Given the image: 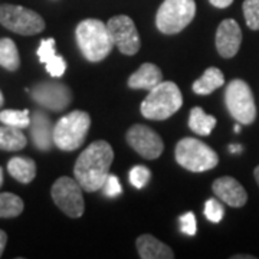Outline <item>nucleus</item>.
<instances>
[{
	"instance_id": "f257e3e1",
	"label": "nucleus",
	"mask_w": 259,
	"mask_h": 259,
	"mask_svg": "<svg viewBox=\"0 0 259 259\" xmlns=\"http://www.w3.org/2000/svg\"><path fill=\"white\" fill-rule=\"evenodd\" d=\"M114 161V150L107 141H94L79 154L75 163V180L85 192L100 190L110 175V167Z\"/></svg>"
},
{
	"instance_id": "f03ea898",
	"label": "nucleus",
	"mask_w": 259,
	"mask_h": 259,
	"mask_svg": "<svg viewBox=\"0 0 259 259\" xmlns=\"http://www.w3.org/2000/svg\"><path fill=\"white\" fill-rule=\"evenodd\" d=\"M75 36L79 51L90 62H100L105 59L114 48L107 23H102L98 19L82 20L76 26Z\"/></svg>"
},
{
	"instance_id": "7ed1b4c3",
	"label": "nucleus",
	"mask_w": 259,
	"mask_h": 259,
	"mask_svg": "<svg viewBox=\"0 0 259 259\" xmlns=\"http://www.w3.org/2000/svg\"><path fill=\"white\" fill-rule=\"evenodd\" d=\"M183 105V97L176 83L161 81L150 90L146 100L141 102V114L148 120L163 121L176 114Z\"/></svg>"
},
{
	"instance_id": "20e7f679",
	"label": "nucleus",
	"mask_w": 259,
	"mask_h": 259,
	"mask_svg": "<svg viewBox=\"0 0 259 259\" xmlns=\"http://www.w3.org/2000/svg\"><path fill=\"white\" fill-rule=\"evenodd\" d=\"M91 127V117L85 111H72L54 125V143L62 151H74L83 144Z\"/></svg>"
},
{
	"instance_id": "39448f33",
	"label": "nucleus",
	"mask_w": 259,
	"mask_h": 259,
	"mask_svg": "<svg viewBox=\"0 0 259 259\" xmlns=\"http://www.w3.org/2000/svg\"><path fill=\"white\" fill-rule=\"evenodd\" d=\"M175 157L180 166L193 173L212 170L219 163V157L214 150L204 144L203 141L192 137H186L177 143Z\"/></svg>"
},
{
	"instance_id": "423d86ee",
	"label": "nucleus",
	"mask_w": 259,
	"mask_h": 259,
	"mask_svg": "<svg viewBox=\"0 0 259 259\" xmlns=\"http://www.w3.org/2000/svg\"><path fill=\"white\" fill-rule=\"evenodd\" d=\"M194 15V0H164L156 15V26L164 35H176L192 23Z\"/></svg>"
},
{
	"instance_id": "0eeeda50",
	"label": "nucleus",
	"mask_w": 259,
	"mask_h": 259,
	"mask_svg": "<svg viewBox=\"0 0 259 259\" xmlns=\"http://www.w3.org/2000/svg\"><path fill=\"white\" fill-rule=\"evenodd\" d=\"M228 111L242 125H249L256 118V107L252 90L242 79H233L228 83L225 93Z\"/></svg>"
},
{
	"instance_id": "6e6552de",
	"label": "nucleus",
	"mask_w": 259,
	"mask_h": 259,
	"mask_svg": "<svg viewBox=\"0 0 259 259\" xmlns=\"http://www.w3.org/2000/svg\"><path fill=\"white\" fill-rule=\"evenodd\" d=\"M0 23L6 29L23 36L36 35L45 29V20L40 15L23 6L15 5L0 6Z\"/></svg>"
},
{
	"instance_id": "1a4fd4ad",
	"label": "nucleus",
	"mask_w": 259,
	"mask_h": 259,
	"mask_svg": "<svg viewBox=\"0 0 259 259\" xmlns=\"http://www.w3.org/2000/svg\"><path fill=\"white\" fill-rule=\"evenodd\" d=\"M82 187L71 177H59L52 186V199L69 218H81L85 210Z\"/></svg>"
},
{
	"instance_id": "9d476101",
	"label": "nucleus",
	"mask_w": 259,
	"mask_h": 259,
	"mask_svg": "<svg viewBox=\"0 0 259 259\" xmlns=\"http://www.w3.org/2000/svg\"><path fill=\"white\" fill-rule=\"evenodd\" d=\"M107 26L111 33L114 45L118 48L121 54L131 56L139 52L141 42L133 19L125 15H118L110 19Z\"/></svg>"
},
{
	"instance_id": "9b49d317",
	"label": "nucleus",
	"mask_w": 259,
	"mask_h": 259,
	"mask_svg": "<svg viewBox=\"0 0 259 259\" xmlns=\"http://www.w3.org/2000/svg\"><path fill=\"white\" fill-rule=\"evenodd\" d=\"M32 98L51 111H64L72 101L71 90L58 81H44L36 83L32 90Z\"/></svg>"
},
{
	"instance_id": "f8f14e48",
	"label": "nucleus",
	"mask_w": 259,
	"mask_h": 259,
	"mask_svg": "<svg viewBox=\"0 0 259 259\" xmlns=\"http://www.w3.org/2000/svg\"><path fill=\"white\" fill-rule=\"evenodd\" d=\"M127 143L139 153L141 157L154 160L161 156L164 144L163 140L154 130L147 125L136 124L127 131Z\"/></svg>"
},
{
	"instance_id": "ddd939ff",
	"label": "nucleus",
	"mask_w": 259,
	"mask_h": 259,
	"mask_svg": "<svg viewBox=\"0 0 259 259\" xmlns=\"http://www.w3.org/2000/svg\"><path fill=\"white\" fill-rule=\"evenodd\" d=\"M242 44V30L236 20L225 19L216 30V48L222 58H233Z\"/></svg>"
},
{
	"instance_id": "4468645a",
	"label": "nucleus",
	"mask_w": 259,
	"mask_h": 259,
	"mask_svg": "<svg viewBox=\"0 0 259 259\" xmlns=\"http://www.w3.org/2000/svg\"><path fill=\"white\" fill-rule=\"evenodd\" d=\"M213 193L216 194L223 203L231 207H242L248 202V193L243 186L231 176L219 177L213 182Z\"/></svg>"
},
{
	"instance_id": "2eb2a0df",
	"label": "nucleus",
	"mask_w": 259,
	"mask_h": 259,
	"mask_svg": "<svg viewBox=\"0 0 259 259\" xmlns=\"http://www.w3.org/2000/svg\"><path fill=\"white\" fill-rule=\"evenodd\" d=\"M30 137L37 150L49 151L54 143V124L44 111H35L30 117Z\"/></svg>"
},
{
	"instance_id": "dca6fc26",
	"label": "nucleus",
	"mask_w": 259,
	"mask_h": 259,
	"mask_svg": "<svg viewBox=\"0 0 259 259\" xmlns=\"http://www.w3.org/2000/svg\"><path fill=\"white\" fill-rule=\"evenodd\" d=\"M163 81V74L157 65L143 64L128 78V87L133 90H153Z\"/></svg>"
},
{
	"instance_id": "f3484780",
	"label": "nucleus",
	"mask_w": 259,
	"mask_h": 259,
	"mask_svg": "<svg viewBox=\"0 0 259 259\" xmlns=\"http://www.w3.org/2000/svg\"><path fill=\"white\" fill-rule=\"evenodd\" d=\"M140 258L143 259H173L175 253L166 243L151 235H141L136 241Z\"/></svg>"
},
{
	"instance_id": "a211bd4d",
	"label": "nucleus",
	"mask_w": 259,
	"mask_h": 259,
	"mask_svg": "<svg viewBox=\"0 0 259 259\" xmlns=\"http://www.w3.org/2000/svg\"><path fill=\"white\" fill-rule=\"evenodd\" d=\"M8 171L18 182L28 185L36 177V164L32 158L13 157L8 163Z\"/></svg>"
},
{
	"instance_id": "6ab92c4d",
	"label": "nucleus",
	"mask_w": 259,
	"mask_h": 259,
	"mask_svg": "<svg viewBox=\"0 0 259 259\" xmlns=\"http://www.w3.org/2000/svg\"><path fill=\"white\" fill-rule=\"evenodd\" d=\"M223 83H225V76L222 71L212 66V68H207L204 74L194 81L192 88L197 95H210L213 91L221 88Z\"/></svg>"
},
{
	"instance_id": "aec40b11",
	"label": "nucleus",
	"mask_w": 259,
	"mask_h": 259,
	"mask_svg": "<svg viewBox=\"0 0 259 259\" xmlns=\"http://www.w3.org/2000/svg\"><path fill=\"white\" fill-rule=\"evenodd\" d=\"M189 127L197 136H203L204 137V136H209L213 128L216 127V118L213 115L206 114L200 107H194L190 111Z\"/></svg>"
},
{
	"instance_id": "412c9836",
	"label": "nucleus",
	"mask_w": 259,
	"mask_h": 259,
	"mask_svg": "<svg viewBox=\"0 0 259 259\" xmlns=\"http://www.w3.org/2000/svg\"><path fill=\"white\" fill-rule=\"evenodd\" d=\"M28 140L20 128L6 125L0 127V150L6 151H18L26 147Z\"/></svg>"
},
{
	"instance_id": "4be33fe9",
	"label": "nucleus",
	"mask_w": 259,
	"mask_h": 259,
	"mask_svg": "<svg viewBox=\"0 0 259 259\" xmlns=\"http://www.w3.org/2000/svg\"><path fill=\"white\" fill-rule=\"evenodd\" d=\"M0 66H3L8 71H16L20 66L16 44L9 37L0 39Z\"/></svg>"
},
{
	"instance_id": "5701e85b",
	"label": "nucleus",
	"mask_w": 259,
	"mask_h": 259,
	"mask_svg": "<svg viewBox=\"0 0 259 259\" xmlns=\"http://www.w3.org/2000/svg\"><path fill=\"white\" fill-rule=\"evenodd\" d=\"M23 212V200L13 193H0V218H16Z\"/></svg>"
},
{
	"instance_id": "b1692460",
	"label": "nucleus",
	"mask_w": 259,
	"mask_h": 259,
	"mask_svg": "<svg viewBox=\"0 0 259 259\" xmlns=\"http://www.w3.org/2000/svg\"><path fill=\"white\" fill-rule=\"evenodd\" d=\"M0 121L10 127L16 128H26L30 125V115L28 110L19 111V110H5L0 112Z\"/></svg>"
},
{
	"instance_id": "393cba45",
	"label": "nucleus",
	"mask_w": 259,
	"mask_h": 259,
	"mask_svg": "<svg viewBox=\"0 0 259 259\" xmlns=\"http://www.w3.org/2000/svg\"><path fill=\"white\" fill-rule=\"evenodd\" d=\"M242 9L248 28L259 30V0H245Z\"/></svg>"
},
{
	"instance_id": "a878e982",
	"label": "nucleus",
	"mask_w": 259,
	"mask_h": 259,
	"mask_svg": "<svg viewBox=\"0 0 259 259\" xmlns=\"http://www.w3.org/2000/svg\"><path fill=\"white\" fill-rule=\"evenodd\" d=\"M204 216L213 223H219L225 216V209L218 199H209L204 203Z\"/></svg>"
},
{
	"instance_id": "bb28decb",
	"label": "nucleus",
	"mask_w": 259,
	"mask_h": 259,
	"mask_svg": "<svg viewBox=\"0 0 259 259\" xmlns=\"http://www.w3.org/2000/svg\"><path fill=\"white\" fill-rule=\"evenodd\" d=\"M151 177V171L148 170L146 166H136L131 168L130 171V183L137 187V189H141L144 186L147 185V182Z\"/></svg>"
},
{
	"instance_id": "cd10ccee",
	"label": "nucleus",
	"mask_w": 259,
	"mask_h": 259,
	"mask_svg": "<svg viewBox=\"0 0 259 259\" xmlns=\"http://www.w3.org/2000/svg\"><path fill=\"white\" fill-rule=\"evenodd\" d=\"M37 56L42 64H48L56 56L55 52V39H44L40 42V47L37 48Z\"/></svg>"
},
{
	"instance_id": "c85d7f7f",
	"label": "nucleus",
	"mask_w": 259,
	"mask_h": 259,
	"mask_svg": "<svg viewBox=\"0 0 259 259\" xmlns=\"http://www.w3.org/2000/svg\"><path fill=\"white\" fill-rule=\"evenodd\" d=\"M102 193L105 194L107 197H117L122 193V189H121L120 180L118 177L114 176V175H108L104 185H102Z\"/></svg>"
},
{
	"instance_id": "c756f323",
	"label": "nucleus",
	"mask_w": 259,
	"mask_h": 259,
	"mask_svg": "<svg viewBox=\"0 0 259 259\" xmlns=\"http://www.w3.org/2000/svg\"><path fill=\"white\" fill-rule=\"evenodd\" d=\"M196 228H197V223H196V216H194L193 212L185 213L180 218V229L185 235L194 236L196 235Z\"/></svg>"
},
{
	"instance_id": "7c9ffc66",
	"label": "nucleus",
	"mask_w": 259,
	"mask_h": 259,
	"mask_svg": "<svg viewBox=\"0 0 259 259\" xmlns=\"http://www.w3.org/2000/svg\"><path fill=\"white\" fill-rule=\"evenodd\" d=\"M210 5H213L214 8H219V9H225V8H229L233 0H209Z\"/></svg>"
},
{
	"instance_id": "2f4dec72",
	"label": "nucleus",
	"mask_w": 259,
	"mask_h": 259,
	"mask_svg": "<svg viewBox=\"0 0 259 259\" xmlns=\"http://www.w3.org/2000/svg\"><path fill=\"white\" fill-rule=\"evenodd\" d=\"M6 243H8V235H6V232L0 229V256L3 255V250L6 248Z\"/></svg>"
},
{
	"instance_id": "473e14b6",
	"label": "nucleus",
	"mask_w": 259,
	"mask_h": 259,
	"mask_svg": "<svg viewBox=\"0 0 259 259\" xmlns=\"http://www.w3.org/2000/svg\"><path fill=\"white\" fill-rule=\"evenodd\" d=\"M229 151L231 153H239V151H242V146L241 144H232V146H229Z\"/></svg>"
},
{
	"instance_id": "72a5a7b5",
	"label": "nucleus",
	"mask_w": 259,
	"mask_h": 259,
	"mask_svg": "<svg viewBox=\"0 0 259 259\" xmlns=\"http://www.w3.org/2000/svg\"><path fill=\"white\" fill-rule=\"evenodd\" d=\"M233 259H253L255 256H252V255H235V256H232Z\"/></svg>"
},
{
	"instance_id": "f704fd0d",
	"label": "nucleus",
	"mask_w": 259,
	"mask_h": 259,
	"mask_svg": "<svg viewBox=\"0 0 259 259\" xmlns=\"http://www.w3.org/2000/svg\"><path fill=\"white\" fill-rule=\"evenodd\" d=\"M253 176H255V180H256V183L259 185V166L255 168V171H253Z\"/></svg>"
},
{
	"instance_id": "c9c22d12",
	"label": "nucleus",
	"mask_w": 259,
	"mask_h": 259,
	"mask_svg": "<svg viewBox=\"0 0 259 259\" xmlns=\"http://www.w3.org/2000/svg\"><path fill=\"white\" fill-rule=\"evenodd\" d=\"M3 185V170H2V167H0V187Z\"/></svg>"
},
{
	"instance_id": "e433bc0d",
	"label": "nucleus",
	"mask_w": 259,
	"mask_h": 259,
	"mask_svg": "<svg viewBox=\"0 0 259 259\" xmlns=\"http://www.w3.org/2000/svg\"><path fill=\"white\" fill-rule=\"evenodd\" d=\"M3 101H5V100H3V94H2V91H0V107L3 105Z\"/></svg>"
},
{
	"instance_id": "4c0bfd02",
	"label": "nucleus",
	"mask_w": 259,
	"mask_h": 259,
	"mask_svg": "<svg viewBox=\"0 0 259 259\" xmlns=\"http://www.w3.org/2000/svg\"><path fill=\"white\" fill-rule=\"evenodd\" d=\"M239 127H241L239 124H238V125H235V133H239V131H241V128H239Z\"/></svg>"
}]
</instances>
